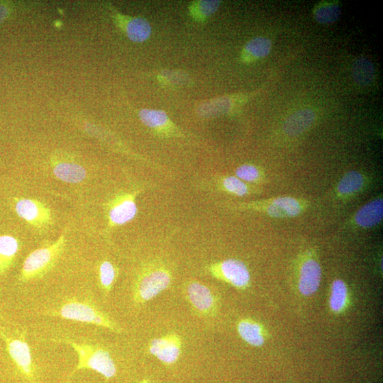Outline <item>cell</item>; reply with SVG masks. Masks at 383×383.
Returning a JSON list of instances; mask_svg holds the SVG:
<instances>
[{
  "mask_svg": "<svg viewBox=\"0 0 383 383\" xmlns=\"http://www.w3.org/2000/svg\"><path fill=\"white\" fill-rule=\"evenodd\" d=\"M140 383H150L148 380H144L142 382H140Z\"/></svg>",
  "mask_w": 383,
  "mask_h": 383,
  "instance_id": "4dcf8cb0",
  "label": "cell"
},
{
  "mask_svg": "<svg viewBox=\"0 0 383 383\" xmlns=\"http://www.w3.org/2000/svg\"><path fill=\"white\" fill-rule=\"evenodd\" d=\"M99 280L101 289L105 295H108L116 281L118 269L112 263L104 261L99 266Z\"/></svg>",
  "mask_w": 383,
  "mask_h": 383,
  "instance_id": "4316f807",
  "label": "cell"
},
{
  "mask_svg": "<svg viewBox=\"0 0 383 383\" xmlns=\"http://www.w3.org/2000/svg\"><path fill=\"white\" fill-rule=\"evenodd\" d=\"M367 185V179L361 172L351 170L347 172L336 186V196L341 199H347L358 195Z\"/></svg>",
  "mask_w": 383,
  "mask_h": 383,
  "instance_id": "ac0fdd59",
  "label": "cell"
},
{
  "mask_svg": "<svg viewBox=\"0 0 383 383\" xmlns=\"http://www.w3.org/2000/svg\"><path fill=\"white\" fill-rule=\"evenodd\" d=\"M241 338L252 347H262L265 343V334L262 326L252 319H242L237 325Z\"/></svg>",
  "mask_w": 383,
  "mask_h": 383,
  "instance_id": "ffe728a7",
  "label": "cell"
},
{
  "mask_svg": "<svg viewBox=\"0 0 383 383\" xmlns=\"http://www.w3.org/2000/svg\"><path fill=\"white\" fill-rule=\"evenodd\" d=\"M0 339L26 383H38L31 351L25 332H11L0 326Z\"/></svg>",
  "mask_w": 383,
  "mask_h": 383,
  "instance_id": "8992f818",
  "label": "cell"
},
{
  "mask_svg": "<svg viewBox=\"0 0 383 383\" xmlns=\"http://www.w3.org/2000/svg\"><path fill=\"white\" fill-rule=\"evenodd\" d=\"M352 77L357 85L362 87L370 86L375 78L373 64L366 57H357L352 66Z\"/></svg>",
  "mask_w": 383,
  "mask_h": 383,
  "instance_id": "7402d4cb",
  "label": "cell"
},
{
  "mask_svg": "<svg viewBox=\"0 0 383 383\" xmlns=\"http://www.w3.org/2000/svg\"><path fill=\"white\" fill-rule=\"evenodd\" d=\"M349 300V292L346 283L336 280L332 285L330 308L335 313H341L346 308Z\"/></svg>",
  "mask_w": 383,
  "mask_h": 383,
  "instance_id": "d4e9b609",
  "label": "cell"
},
{
  "mask_svg": "<svg viewBox=\"0 0 383 383\" xmlns=\"http://www.w3.org/2000/svg\"><path fill=\"white\" fill-rule=\"evenodd\" d=\"M341 12L339 5L335 2H321L313 10L315 21L321 25H330L337 22Z\"/></svg>",
  "mask_w": 383,
  "mask_h": 383,
  "instance_id": "603a6c76",
  "label": "cell"
},
{
  "mask_svg": "<svg viewBox=\"0 0 383 383\" xmlns=\"http://www.w3.org/2000/svg\"><path fill=\"white\" fill-rule=\"evenodd\" d=\"M15 211L19 217L36 228H44L53 223L51 209L41 201L18 200Z\"/></svg>",
  "mask_w": 383,
  "mask_h": 383,
  "instance_id": "30bf717a",
  "label": "cell"
},
{
  "mask_svg": "<svg viewBox=\"0 0 383 383\" xmlns=\"http://www.w3.org/2000/svg\"><path fill=\"white\" fill-rule=\"evenodd\" d=\"M383 219V200L378 198L360 207L353 217V222L361 228H371Z\"/></svg>",
  "mask_w": 383,
  "mask_h": 383,
  "instance_id": "9a60e30c",
  "label": "cell"
},
{
  "mask_svg": "<svg viewBox=\"0 0 383 383\" xmlns=\"http://www.w3.org/2000/svg\"><path fill=\"white\" fill-rule=\"evenodd\" d=\"M142 123L162 137H180V132L172 124L167 114L161 110L144 109L140 113Z\"/></svg>",
  "mask_w": 383,
  "mask_h": 383,
  "instance_id": "5bb4252c",
  "label": "cell"
},
{
  "mask_svg": "<svg viewBox=\"0 0 383 383\" xmlns=\"http://www.w3.org/2000/svg\"><path fill=\"white\" fill-rule=\"evenodd\" d=\"M206 270L209 275L226 282L239 289H244L250 284L251 274L241 261L228 259L208 265Z\"/></svg>",
  "mask_w": 383,
  "mask_h": 383,
  "instance_id": "ba28073f",
  "label": "cell"
},
{
  "mask_svg": "<svg viewBox=\"0 0 383 383\" xmlns=\"http://www.w3.org/2000/svg\"><path fill=\"white\" fill-rule=\"evenodd\" d=\"M272 49V42L269 38L258 36L252 38L244 47L242 60L247 63L263 59L269 55Z\"/></svg>",
  "mask_w": 383,
  "mask_h": 383,
  "instance_id": "d6986e66",
  "label": "cell"
},
{
  "mask_svg": "<svg viewBox=\"0 0 383 383\" xmlns=\"http://www.w3.org/2000/svg\"><path fill=\"white\" fill-rule=\"evenodd\" d=\"M321 267L320 263L311 254L306 255L299 268L298 287L305 296L315 294L320 285Z\"/></svg>",
  "mask_w": 383,
  "mask_h": 383,
  "instance_id": "7c38bea8",
  "label": "cell"
},
{
  "mask_svg": "<svg viewBox=\"0 0 383 383\" xmlns=\"http://www.w3.org/2000/svg\"><path fill=\"white\" fill-rule=\"evenodd\" d=\"M186 295L194 309L203 316L213 315L217 300L209 287L198 281H190L186 287Z\"/></svg>",
  "mask_w": 383,
  "mask_h": 383,
  "instance_id": "8fae6325",
  "label": "cell"
},
{
  "mask_svg": "<svg viewBox=\"0 0 383 383\" xmlns=\"http://www.w3.org/2000/svg\"><path fill=\"white\" fill-rule=\"evenodd\" d=\"M9 10L7 6L3 3H0V23H2L8 17Z\"/></svg>",
  "mask_w": 383,
  "mask_h": 383,
  "instance_id": "f546056e",
  "label": "cell"
},
{
  "mask_svg": "<svg viewBox=\"0 0 383 383\" xmlns=\"http://www.w3.org/2000/svg\"><path fill=\"white\" fill-rule=\"evenodd\" d=\"M220 1H200L193 6L192 13L198 18H205L215 14L220 6Z\"/></svg>",
  "mask_w": 383,
  "mask_h": 383,
  "instance_id": "f1b7e54d",
  "label": "cell"
},
{
  "mask_svg": "<svg viewBox=\"0 0 383 383\" xmlns=\"http://www.w3.org/2000/svg\"><path fill=\"white\" fill-rule=\"evenodd\" d=\"M172 282V274L160 263L150 264L143 268L133 285V297L138 304L145 303L166 290Z\"/></svg>",
  "mask_w": 383,
  "mask_h": 383,
  "instance_id": "5b68a950",
  "label": "cell"
},
{
  "mask_svg": "<svg viewBox=\"0 0 383 383\" xmlns=\"http://www.w3.org/2000/svg\"><path fill=\"white\" fill-rule=\"evenodd\" d=\"M143 189L122 192L115 196L107 204V216L109 230L124 225L136 217L138 213L137 196Z\"/></svg>",
  "mask_w": 383,
  "mask_h": 383,
  "instance_id": "52a82bcc",
  "label": "cell"
},
{
  "mask_svg": "<svg viewBox=\"0 0 383 383\" xmlns=\"http://www.w3.org/2000/svg\"><path fill=\"white\" fill-rule=\"evenodd\" d=\"M196 185L201 189L239 198L260 193V189L256 185L248 184L235 176H215L197 181Z\"/></svg>",
  "mask_w": 383,
  "mask_h": 383,
  "instance_id": "9c48e42d",
  "label": "cell"
},
{
  "mask_svg": "<svg viewBox=\"0 0 383 383\" xmlns=\"http://www.w3.org/2000/svg\"><path fill=\"white\" fill-rule=\"evenodd\" d=\"M18 251V241L14 237L8 235L0 237V277L10 270Z\"/></svg>",
  "mask_w": 383,
  "mask_h": 383,
  "instance_id": "44dd1931",
  "label": "cell"
},
{
  "mask_svg": "<svg viewBox=\"0 0 383 383\" xmlns=\"http://www.w3.org/2000/svg\"><path fill=\"white\" fill-rule=\"evenodd\" d=\"M316 120V113L312 109L299 110L287 118L283 125L287 135L295 137L310 129Z\"/></svg>",
  "mask_w": 383,
  "mask_h": 383,
  "instance_id": "e0dca14e",
  "label": "cell"
},
{
  "mask_svg": "<svg viewBox=\"0 0 383 383\" xmlns=\"http://www.w3.org/2000/svg\"><path fill=\"white\" fill-rule=\"evenodd\" d=\"M181 338L176 334H168L153 339L149 343V352L166 364L175 363L182 352Z\"/></svg>",
  "mask_w": 383,
  "mask_h": 383,
  "instance_id": "4fadbf2b",
  "label": "cell"
},
{
  "mask_svg": "<svg viewBox=\"0 0 383 383\" xmlns=\"http://www.w3.org/2000/svg\"><path fill=\"white\" fill-rule=\"evenodd\" d=\"M309 207L308 202L291 196L237 202L228 207L236 211H249L275 219L297 217Z\"/></svg>",
  "mask_w": 383,
  "mask_h": 383,
  "instance_id": "7a4b0ae2",
  "label": "cell"
},
{
  "mask_svg": "<svg viewBox=\"0 0 383 383\" xmlns=\"http://www.w3.org/2000/svg\"><path fill=\"white\" fill-rule=\"evenodd\" d=\"M46 314L51 317L98 326L115 333L121 332V329L116 323L88 300L72 298L66 300L55 308L47 311Z\"/></svg>",
  "mask_w": 383,
  "mask_h": 383,
  "instance_id": "6da1fadb",
  "label": "cell"
},
{
  "mask_svg": "<svg viewBox=\"0 0 383 383\" xmlns=\"http://www.w3.org/2000/svg\"><path fill=\"white\" fill-rule=\"evenodd\" d=\"M61 341L67 343L78 354V366L70 373L72 376L81 370H92L110 379L117 373V367L109 352L98 345L75 342L71 339H64Z\"/></svg>",
  "mask_w": 383,
  "mask_h": 383,
  "instance_id": "3957f363",
  "label": "cell"
},
{
  "mask_svg": "<svg viewBox=\"0 0 383 383\" xmlns=\"http://www.w3.org/2000/svg\"><path fill=\"white\" fill-rule=\"evenodd\" d=\"M51 166L55 176L64 182L79 183L86 178L85 168L73 161L53 159Z\"/></svg>",
  "mask_w": 383,
  "mask_h": 383,
  "instance_id": "2e32d148",
  "label": "cell"
},
{
  "mask_svg": "<svg viewBox=\"0 0 383 383\" xmlns=\"http://www.w3.org/2000/svg\"><path fill=\"white\" fill-rule=\"evenodd\" d=\"M126 33L133 42L142 43L148 40L151 34V27L146 18H131L126 27Z\"/></svg>",
  "mask_w": 383,
  "mask_h": 383,
  "instance_id": "cb8c5ba5",
  "label": "cell"
},
{
  "mask_svg": "<svg viewBox=\"0 0 383 383\" xmlns=\"http://www.w3.org/2000/svg\"><path fill=\"white\" fill-rule=\"evenodd\" d=\"M235 105V100L231 97H222L212 102L208 103L210 107V116H218L231 111ZM207 114V115L209 114Z\"/></svg>",
  "mask_w": 383,
  "mask_h": 383,
  "instance_id": "83f0119b",
  "label": "cell"
},
{
  "mask_svg": "<svg viewBox=\"0 0 383 383\" xmlns=\"http://www.w3.org/2000/svg\"><path fill=\"white\" fill-rule=\"evenodd\" d=\"M235 176L253 185H261L265 181V176L262 169L252 163H245L239 166L235 170Z\"/></svg>",
  "mask_w": 383,
  "mask_h": 383,
  "instance_id": "484cf974",
  "label": "cell"
},
{
  "mask_svg": "<svg viewBox=\"0 0 383 383\" xmlns=\"http://www.w3.org/2000/svg\"><path fill=\"white\" fill-rule=\"evenodd\" d=\"M66 244V235H62L54 243L31 253L24 262L19 281L27 282L47 274L63 254Z\"/></svg>",
  "mask_w": 383,
  "mask_h": 383,
  "instance_id": "277c9868",
  "label": "cell"
}]
</instances>
